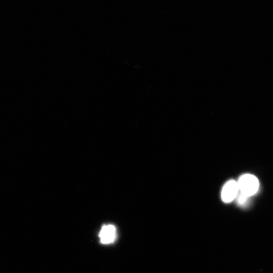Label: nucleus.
<instances>
[{"mask_svg": "<svg viewBox=\"0 0 273 273\" xmlns=\"http://www.w3.org/2000/svg\"><path fill=\"white\" fill-rule=\"evenodd\" d=\"M237 183L239 192L248 198L256 194L259 189L258 179L251 174L243 175Z\"/></svg>", "mask_w": 273, "mask_h": 273, "instance_id": "obj_1", "label": "nucleus"}, {"mask_svg": "<svg viewBox=\"0 0 273 273\" xmlns=\"http://www.w3.org/2000/svg\"><path fill=\"white\" fill-rule=\"evenodd\" d=\"M239 192L238 183L234 180L227 182L224 186L221 198L225 203H229L235 200Z\"/></svg>", "mask_w": 273, "mask_h": 273, "instance_id": "obj_2", "label": "nucleus"}, {"mask_svg": "<svg viewBox=\"0 0 273 273\" xmlns=\"http://www.w3.org/2000/svg\"><path fill=\"white\" fill-rule=\"evenodd\" d=\"M99 236L102 244L113 243L117 236L116 228L113 225H105L102 227Z\"/></svg>", "mask_w": 273, "mask_h": 273, "instance_id": "obj_3", "label": "nucleus"}, {"mask_svg": "<svg viewBox=\"0 0 273 273\" xmlns=\"http://www.w3.org/2000/svg\"><path fill=\"white\" fill-rule=\"evenodd\" d=\"M236 199L237 200V203L239 205H243L248 201V197L245 196L244 195L239 192Z\"/></svg>", "mask_w": 273, "mask_h": 273, "instance_id": "obj_4", "label": "nucleus"}]
</instances>
